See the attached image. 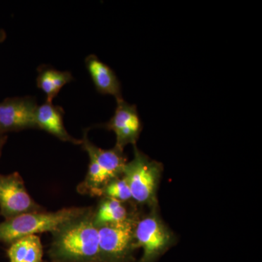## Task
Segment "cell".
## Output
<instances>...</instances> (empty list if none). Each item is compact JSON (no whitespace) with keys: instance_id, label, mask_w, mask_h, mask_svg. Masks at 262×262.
<instances>
[{"instance_id":"9","label":"cell","mask_w":262,"mask_h":262,"mask_svg":"<svg viewBox=\"0 0 262 262\" xmlns=\"http://www.w3.org/2000/svg\"><path fill=\"white\" fill-rule=\"evenodd\" d=\"M84 63L99 94L113 96L116 100L122 98L121 83L113 70L94 54L86 57Z\"/></svg>"},{"instance_id":"11","label":"cell","mask_w":262,"mask_h":262,"mask_svg":"<svg viewBox=\"0 0 262 262\" xmlns=\"http://www.w3.org/2000/svg\"><path fill=\"white\" fill-rule=\"evenodd\" d=\"M82 146L89 157H92L99 166L107 174L112 181L120 178L123 174L127 160L122 150L115 147L112 149H103L94 145L84 134L82 141Z\"/></svg>"},{"instance_id":"10","label":"cell","mask_w":262,"mask_h":262,"mask_svg":"<svg viewBox=\"0 0 262 262\" xmlns=\"http://www.w3.org/2000/svg\"><path fill=\"white\" fill-rule=\"evenodd\" d=\"M63 108L55 106L53 103L46 102L39 105L36 113L37 128L46 131L61 141L74 144H82V141L75 139L67 132L63 124Z\"/></svg>"},{"instance_id":"6","label":"cell","mask_w":262,"mask_h":262,"mask_svg":"<svg viewBox=\"0 0 262 262\" xmlns=\"http://www.w3.org/2000/svg\"><path fill=\"white\" fill-rule=\"evenodd\" d=\"M42 211V207L27 192L20 174L17 172L9 175L0 174V214L5 220Z\"/></svg>"},{"instance_id":"8","label":"cell","mask_w":262,"mask_h":262,"mask_svg":"<svg viewBox=\"0 0 262 262\" xmlns=\"http://www.w3.org/2000/svg\"><path fill=\"white\" fill-rule=\"evenodd\" d=\"M116 101L115 113L103 127L115 133L116 136L115 147L123 151L124 147L127 144L136 146L143 125L135 104L127 103L123 98L117 99Z\"/></svg>"},{"instance_id":"13","label":"cell","mask_w":262,"mask_h":262,"mask_svg":"<svg viewBox=\"0 0 262 262\" xmlns=\"http://www.w3.org/2000/svg\"><path fill=\"white\" fill-rule=\"evenodd\" d=\"M8 255L10 262H42L40 238L36 234L21 237L10 244Z\"/></svg>"},{"instance_id":"16","label":"cell","mask_w":262,"mask_h":262,"mask_svg":"<svg viewBox=\"0 0 262 262\" xmlns=\"http://www.w3.org/2000/svg\"><path fill=\"white\" fill-rule=\"evenodd\" d=\"M103 195L122 202L132 199L130 188L125 179L118 178L111 181L103 189Z\"/></svg>"},{"instance_id":"2","label":"cell","mask_w":262,"mask_h":262,"mask_svg":"<svg viewBox=\"0 0 262 262\" xmlns=\"http://www.w3.org/2000/svg\"><path fill=\"white\" fill-rule=\"evenodd\" d=\"M89 208H63L55 212L25 213L0 223V241L12 244L25 236L42 232L55 233L69 222L83 215Z\"/></svg>"},{"instance_id":"3","label":"cell","mask_w":262,"mask_h":262,"mask_svg":"<svg viewBox=\"0 0 262 262\" xmlns=\"http://www.w3.org/2000/svg\"><path fill=\"white\" fill-rule=\"evenodd\" d=\"M163 165L150 160L134 146V159L126 163L122 177L125 179L132 199L140 204L155 205Z\"/></svg>"},{"instance_id":"18","label":"cell","mask_w":262,"mask_h":262,"mask_svg":"<svg viewBox=\"0 0 262 262\" xmlns=\"http://www.w3.org/2000/svg\"><path fill=\"white\" fill-rule=\"evenodd\" d=\"M6 38V34L3 29H0V42H3Z\"/></svg>"},{"instance_id":"14","label":"cell","mask_w":262,"mask_h":262,"mask_svg":"<svg viewBox=\"0 0 262 262\" xmlns=\"http://www.w3.org/2000/svg\"><path fill=\"white\" fill-rule=\"evenodd\" d=\"M130 215L122 202L105 198L94 212V222L96 226L118 223L127 220Z\"/></svg>"},{"instance_id":"1","label":"cell","mask_w":262,"mask_h":262,"mask_svg":"<svg viewBox=\"0 0 262 262\" xmlns=\"http://www.w3.org/2000/svg\"><path fill=\"white\" fill-rule=\"evenodd\" d=\"M53 234L52 262H100L98 227L91 208Z\"/></svg>"},{"instance_id":"5","label":"cell","mask_w":262,"mask_h":262,"mask_svg":"<svg viewBox=\"0 0 262 262\" xmlns=\"http://www.w3.org/2000/svg\"><path fill=\"white\" fill-rule=\"evenodd\" d=\"M134 237L136 248L143 249L139 262H155L175 242L173 232L155 211L136 221Z\"/></svg>"},{"instance_id":"7","label":"cell","mask_w":262,"mask_h":262,"mask_svg":"<svg viewBox=\"0 0 262 262\" xmlns=\"http://www.w3.org/2000/svg\"><path fill=\"white\" fill-rule=\"evenodd\" d=\"M38 106L31 96L8 98L0 102V134L37 128Z\"/></svg>"},{"instance_id":"12","label":"cell","mask_w":262,"mask_h":262,"mask_svg":"<svg viewBox=\"0 0 262 262\" xmlns=\"http://www.w3.org/2000/svg\"><path fill=\"white\" fill-rule=\"evenodd\" d=\"M73 80L70 72H63L49 67H41L37 77L38 89L46 96V102L52 103L63 87Z\"/></svg>"},{"instance_id":"19","label":"cell","mask_w":262,"mask_h":262,"mask_svg":"<svg viewBox=\"0 0 262 262\" xmlns=\"http://www.w3.org/2000/svg\"></svg>"},{"instance_id":"4","label":"cell","mask_w":262,"mask_h":262,"mask_svg":"<svg viewBox=\"0 0 262 262\" xmlns=\"http://www.w3.org/2000/svg\"><path fill=\"white\" fill-rule=\"evenodd\" d=\"M135 217L118 223L97 226L100 262H131L136 249Z\"/></svg>"},{"instance_id":"15","label":"cell","mask_w":262,"mask_h":262,"mask_svg":"<svg viewBox=\"0 0 262 262\" xmlns=\"http://www.w3.org/2000/svg\"><path fill=\"white\" fill-rule=\"evenodd\" d=\"M89 170L85 180L79 187V191L92 196H102L103 189L112 179L105 173L97 162L92 157H89Z\"/></svg>"},{"instance_id":"17","label":"cell","mask_w":262,"mask_h":262,"mask_svg":"<svg viewBox=\"0 0 262 262\" xmlns=\"http://www.w3.org/2000/svg\"><path fill=\"white\" fill-rule=\"evenodd\" d=\"M5 140H6V136L0 134V155H1L2 149H3V146L4 145Z\"/></svg>"}]
</instances>
